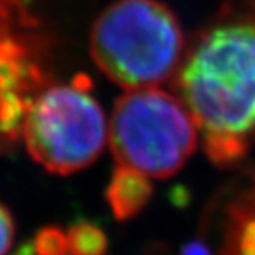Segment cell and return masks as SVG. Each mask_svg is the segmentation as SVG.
Instances as JSON below:
<instances>
[{
	"label": "cell",
	"instance_id": "6da1fadb",
	"mask_svg": "<svg viewBox=\"0 0 255 255\" xmlns=\"http://www.w3.org/2000/svg\"><path fill=\"white\" fill-rule=\"evenodd\" d=\"M176 83L212 164H239L255 144V22L231 20L204 32Z\"/></svg>",
	"mask_w": 255,
	"mask_h": 255
},
{
	"label": "cell",
	"instance_id": "7a4b0ae2",
	"mask_svg": "<svg viewBox=\"0 0 255 255\" xmlns=\"http://www.w3.org/2000/svg\"><path fill=\"white\" fill-rule=\"evenodd\" d=\"M184 47L179 20L159 0H116L96 18L90 37L96 66L126 90L169 81Z\"/></svg>",
	"mask_w": 255,
	"mask_h": 255
},
{
	"label": "cell",
	"instance_id": "3957f363",
	"mask_svg": "<svg viewBox=\"0 0 255 255\" xmlns=\"http://www.w3.org/2000/svg\"><path fill=\"white\" fill-rule=\"evenodd\" d=\"M108 141L118 164L166 179L196 151L197 131L186 105L176 96L159 88H139L115 103Z\"/></svg>",
	"mask_w": 255,
	"mask_h": 255
},
{
	"label": "cell",
	"instance_id": "277c9868",
	"mask_svg": "<svg viewBox=\"0 0 255 255\" xmlns=\"http://www.w3.org/2000/svg\"><path fill=\"white\" fill-rule=\"evenodd\" d=\"M22 137L28 154L55 174H71L98 159L108 141V123L85 75L48 85L30 106Z\"/></svg>",
	"mask_w": 255,
	"mask_h": 255
},
{
	"label": "cell",
	"instance_id": "5b68a950",
	"mask_svg": "<svg viewBox=\"0 0 255 255\" xmlns=\"http://www.w3.org/2000/svg\"><path fill=\"white\" fill-rule=\"evenodd\" d=\"M37 22L0 15V139L22 137L23 121L50 75L42 57Z\"/></svg>",
	"mask_w": 255,
	"mask_h": 255
},
{
	"label": "cell",
	"instance_id": "8992f818",
	"mask_svg": "<svg viewBox=\"0 0 255 255\" xmlns=\"http://www.w3.org/2000/svg\"><path fill=\"white\" fill-rule=\"evenodd\" d=\"M221 255H255V174L226 206Z\"/></svg>",
	"mask_w": 255,
	"mask_h": 255
},
{
	"label": "cell",
	"instance_id": "52a82bcc",
	"mask_svg": "<svg viewBox=\"0 0 255 255\" xmlns=\"http://www.w3.org/2000/svg\"><path fill=\"white\" fill-rule=\"evenodd\" d=\"M152 197L151 177L118 164L106 186V202L118 221L136 217Z\"/></svg>",
	"mask_w": 255,
	"mask_h": 255
},
{
	"label": "cell",
	"instance_id": "ba28073f",
	"mask_svg": "<svg viewBox=\"0 0 255 255\" xmlns=\"http://www.w3.org/2000/svg\"><path fill=\"white\" fill-rule=\"evenodd\" d=\"M68 255H106L108 239L103 229L88 221H78L65 231Z\"/></svg>",
	"mask_w": 255,
	"mask_h": 255
},
{
	"label": "cell",
	"instance_id": "9c48e42d",
	"mask_svg": "<svg viewBox=\"0 0 255 255\" xmlns=\"http://www.w3.org/2000/svg\"><path fill=\"white\" fill-rule=\"evenodd\" d=\"M15 236V224L12 214L5 206L0 204V255H7L12 247Z\"/></svg>",
	"mask_w": 255,
	"mask_h": 255
},
{
	"label": "cell",
	"instance_id": "30bf717a",
	"mask_svg": "<svg viewBox=\"0 0 255 255\" xmlns=\"http://www.w3.org/2000/svg\"><path fill=\"white\" fill-rule=\"evenodd\" d=\"M179 255H212V251L209 249V246L201 239L191 241L182 246Z\"/></svg>",
	"mask_w": 255,
	"mask_h": 255
},
{
	"label": "cell",
	"instance_id": "8fae6325",
	"mask_svg": "<svg viewBox=\"0 0 255 255\" xmlns=\"http://www.w3.org/2000/svg\"><path fill=\"white\" fill-rule=\"evenodd\" d=\"M32 0H0V12H22L30 8Z\"/></svg>",
	"mask_w": 255,
	"mask_h": 255
},
{
	"label": "cell",
	"instance_id": "7c38bea8",
	"mask_svg": "<svg viewBox=\"0 0 255 255\" xmlns=\"http://www.w3.org/2000/svg\"><path fill=\"white\" fill-rule=\"evenodd\" d=\"M17 255H33V254L28 251V247H27V246H23V247L18 251V254H17Z\"/></svg>",
	"mask_w": 255,
	"mask_h": 255
},
{
	"label": "cell",
	"instance_id": "4fadbf2b",
	"mask_svg": "<svg viewBox=\"0 0 255 255\" xmlns=\"http://www.w3.org/2000/svg\"><path fill=\"white\" fill-rule=\"evenodd\" d=\"M254 2H255V0H254Z\"/></svg>",
	"mask_w": 255,
	"mask_h": 255
}]
</instances>
